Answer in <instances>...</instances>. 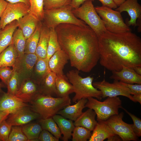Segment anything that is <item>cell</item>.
Masks as SVG:
<instances>
[{
	"instance_id": "6da1fadb",
	"label": "cell",
	"mask_w": 141,
	"mask_h": 141,
	"mask_svg": "<svg viewBox=\"0 0 141 141\" xmlns=\"http://www.w3.org/2000/svg\"><path fill=\"white\" fill-rule=\"evenodd\" d=\"M61 49L68 56L70 64L77 69L90 72L99 59L98 38L87 25L62 24L55 28Z\"/></svg>"
},
{
	"instance_id": "7a4b0ae2",
	"label": "cell",
	"mask_w": 141,
	"mask_h": 141,
	"mask_svg": "<svg viewBox=\"0 0 141 141\" xmlns=\"http://www.w3.org/2000/svg\"><path fill=\"white\" fill-rule=\"evenodd\" d=\"M98 38L100 64L107 69L119 71L124 67L141 66V39L135 33L107 31Z\"/></svg>"
},
{
	"instance_id": "3957f363",
	"label": "cell",
	"mask_w": 141,
	"mask_h": 141,
	"mask_svg": "<svg viewBox=\"0 0 141 141\" xmlns=\"http://www.w3.org/2000/svg\"><path fill=\"white\" fill-rule=\"evenodd\" d=\"M71 101L69 96L55 97L40 94L31 100L30 106L41 119H46L52 118L60 110L71 104Z\"/></svg>"
},
{
	"instance_id": "277c9868",
	"label": "cell",
	"mask_w": 141,
	"mask_h": 141,
	"mask_svg": "<svg viewBox=\"0 0 141 141\" xmlns=\"http://www.w3.org/2000/svg\"><path fill=\"white\" fill-rule=\"evenodd\" d=\"M77 69L69 71L66 76L74 88L75 95L73 98L72 101L76 103L82 98L89 97H95L101 100L102 98L101 91L92 85L94 79L90 76L83 78L79 74Z\"/></svg>"
},
{
	"instance_id": "5b68a950",
	"label": "cell",
	"mask_w": 141,
	"mask_h": 141,
	"mask_svg": "<svg viewBox=\"0 0 141 141\" xmlns=\"http://www.w3.org/2000/svg\"><path fill=\"white\" fill-rule=\"evenodd\" d=\"M70 5L65 7L44 10L43 22L49 29H55L62 24H70L79 26H85L86 24L77 18L72 12Z\"/></svg>"
},
{
	"instance_id": "8992f818",
	"label": "cell",
	"mask_w": 141,
	"mask_h": 141,
	"mask_svg": "<svg viewBox=\"0 0 141 141\" xmlns=\"http://www.w3.org/2000/svg\"><path fill=\"white\" fill-rule=\"evenodd\" d=\"M72 12L76 17L89 26L98 37L107 31L103 21L95 9L92 0H87L78 8L73 9Z\"/></svg>"
},
{
	"instance_id": "52a82bcc",
	"label": "cell",
	"mask_w": 141,
	"mask_h": 141,
	"mask_svg": "<svg viewBox=\"0 0 141 141\" xmlns=\"http://www.w3.org/2000/svg\"><path fill=\"white\" fill-rule=\"evenodd\" d=\"M85 107L93 109L95 112L98 121H105L111 116L119 113L122 106V101L117 96L108 97L103 102L94 97L87 98Z\"/></svg>"
},
{
	"instance_id": "ba28073f",
	"label": "cell",
	"mask_w": 141,
	"mask_h": 141,
	"mask_svg": "<svg viewBox=\"0 0 141 141\" xmlns=\"http://www.w3.org/2000/svg\"><path fill=\"white\" fill-rule=\"evenodd\" d=\"M95 8L103 21L107 31L115 33L131 31V29L124 22L119 12L103 5Z\"/></svg>"
},
{
	"instance_id": "9c48e42d",
	"label": "cell",
	"mask_w": 141,
	"mask_h": 141,
	"mask_svg": "<svg viewBox=\"0 0 141 141\" xmlns=\"http://www.w3.org/2000/svg\"><path fill=\"white\" fill-rule=\"evenodd\" d=\"M124 115V113L121 112L111 116L104 121L122 141H137L138 137L133 132L132 124L127 123L123 120Z\"/></svg>"
},
{
	"instance_id": "30bf717a",
	"label": "cell",
	"mask_w": 141,
	"mask_h": 141,
	"mask_svg": "<svg viewBox=\"0 0 141 141\" xmlns=\"http://www.w3.org/2000/svg\"><path fill=\"white\" fill-rule=\"evenodd\" d=\"M92 85L101 91L102 98L122 96L134 102L129 89L118 80H114L113 83H110L104 78L101 81L93 83Z\"/></svg>"
},
{
	"instance_id": "8fae6325",
	"label": "cell",
	"mask_w": 141,
	"mask_h": 141,
	"mask_svg": "<svg viewBox=\"0 0 141 141\" xmlns=\"http://www.w3.org/2000/svg\"><path fill=\"white\" fill-rule=\"evenodd\" d=\"M30 6L23 2L12 3L8 2L0 19V27L3 28L12 21L19 19L29 13Z\"/></svg>"
},
{
	"instance_id": "7c38bea8",
	"label": "cell",
	"mask_w": 141,
	"mask_h": 141,
	"mask_svg": "<svg viewBox=\"0 0 141 141\" xmlns=\"http://www.w3.org/2000/svg\"><path fill=\"white\" fill-rule=\"evenodd\" d=\"M38 59L35 53L25 54L21 57H17L13 69L17 72L21 81L24 79L31 77Z\"/></svg>"
},
{
	"instance_id": "4fadbf2b",
	"label": "cell",
	"mask_w": 141,
	"mask_h": 141,
	"mask_svg": "<svg viewBox=\"0 0 141 141\" xmlns=\"http://www.w3.org/2000/svg\"><path fill=\"white\" fill-rule=\"evenodd\" d=\"M42 94L39 84L32 78L24 79L15 96L25 103L30 102L36 96Z\"/></svg>"
},
{
	"instance_id": "5bb4252c",
	"label": "cell",
	"mask_w": 141,
	"mask_h": 141,
	"mask_svg": "<svg viewBox=\"0 0 141 141\" xmlns=\"http://www.w3.org/2000/svg\"><path fill=\"white\" fill-rule=\"evenodd\" d=\"M28 107H22L10 114L6 121L12 126H21L32 120L41 119L38 114L31 110Z\"/></svg>"
},
{
	"instance_id": "9a60e30c",
	"label": "cell",
	"mask_w": 141,
	"mask_h": 141,
	"mask_svg": "<svg viewBox=\"0 0 141 141\" xmlns=\"http://www.w3.org/2000/svg\"><path fill=\"white\" fill-rule=\"evenodd\" d=\"M115 10L121 13L123 11L127 12L130 19L126 24L129 27L132 26L134 27L137 26V21L141 20V6L138 0H126Z\"/></svg>"
},
{
	"instance_id": "2e32d148",
	"label": "cell",
	"mask_w": 141,
	"mask_h": 141,
	"mask_svg": "<svg viewBox=\"0 0 141 141\" xmlns=\"http://www.w3.org/2000/svg\"><path fill=\"white\" fill-rule=\"evenodd\" d=\"M110 78L127 84H141V75L137 74L133 67H124L119 71H112Z\"/></svg>"
},
{
	"instance_id": "e0dca14e",
	"label": "cell",
	"mask_w": 141,
	"mask_h": 141,
	"mask_svg": "<svg viewBox=\"0 0 141 141\" xmlns=\"http://www.w3.org/2000/svg\"><path fill=\"white\" fill-rule=\"evenodd\" d=\"M30 105L15 95L4 93L0 97V111L13 113L19 109Z\"/></svg>"
},
{
	"instance_id": "ac0fdd59",
	"label": "cell",
	"mask_w": 141,
	"mask_h": 141,
	"mask_svg": "<svg viewBox=\"0 0 141 141\" xmlns=\"http://www.w3.org/2000/svg\"><path fill=\"white\" fill-rule=\"evenodd\" d=\"M68 60L69 57L64 51L61 49L57 51L49 60L48 64L50 70L56 75L64 74L63 70Z\"/></svg>"
},
{
	"instance_id": "d6986e66",
	"label": "cell",
	"mask_w": 141,
	"mask_h": 141,
	"mask_svg": "<svg viewBox=\"0 0 141 141\" xmlns=\"http://www.w3.org/2000/svg\"><path fill=\"white\" fill-rule=\"evenodd\" d=\"M87 101L86 98L81 99L74 105H68L60 110L57 114L60 115L65 118L75 121L83 113Z\"/></svg>"
},
{
	"instance_id": "ffe728a7",
	"label": "cell",
	"mask_w": 141,
	"mask_h": 141,
	"mask_svg": "<svg viewBox=\"0 0 141 141\" xmlns=\"http://www.w3.org/2000/svg\"><path fill=\"white\" fill-rule=\"evenodd\" d=\"M18 25V21L15 20L1 29L0 32V54L12 44L14 33Z\"/></svg>"
},
{
	"instance_id": "44dd1931",
	"label": "cell",
	"mask_w": 141,
	"mask_h": 141,
	"mask_svg": "<svg viewBox=\"0 0 141 141\" xmlns=\"http://www.w3.org/2000/svg\"><path fill=\"white\" fill-rule=\"evenodd\" d=\"M18 21V28L21 30L26 39L34 32L40 21L28 13L20 18Z\"/></svg>"
},
{
	"instance_id": "7402d4cb",
	"label": "cell",
	"mask_w": 141,
	"mask_h": 141,
	"mask_svg": "<svg viewBox=\"0 0 141 141\" xmlns=\"http://www.w3.org/2000/svg\"><path fill=\"white\" fill-rule=\"evenodd\" d=\"M89 141H103L115 134L104 121H99L93 130Z\"/></svg>"
},
{
	"instance_id": "603a6c76",
	"label": "cell",
	"mask_w": 141,
	"mask_h": 141,
	"mask_svg": "<svg viewBox=\"0 0 141 141\" xmlns=\"http://www.w3.org/2000/svg\"><path fill=\"white\" fill-rule=\"evenodd\" d=\"M52 118L63 135L62 139L64 141H68L71 138L72 132L75 127L73 121L67 119L58 114L55 115Z\"/></svg>"
},
{
	"instance_id": "cb8c5ba5",
	"label": "cell",
	"mask_w": 141,
	"mask_h": 141,
	"mask_svg": "<svg viewBox=\"0 0 141 141\" xmlns=\"http://www.w3.org/2000/svg\"><path fill=\"white\" fill-rule=\"evenodd\" d=\"M96 114L92 109L89 108L77 118L73 123L75 126H80L92 131L97 122L95 117Z\"/></svg>"
},
{
	"instance_id": "d4e9b609",
	"label": "cell",
	"mask_w": 141,
	"mask_h": 141,
	"mask_svg": "<svg viewBox=\"0 0 141 141\" xmlns=\"http://www.w3.org/2000/svg\"><path fill=\"white\" fill-rule=\"evenodd\" d=\"M50 31V29L43 22L39 40L35 53L38 58H44L46 57Z\"/></svg>"
},
{
	"instance_id": "484cf974",
	"label": "cell",
	"mask_w": 141,
	"mask_h": 141,
	"mask_svg": "<svg viewBox=\"0 0 141 141\" xmlns=\"http://www.w3.org/2000/svg\"><path fill=\"white\" fill-rule=\"evenodd\" d=\"M55 84L57 97L68 96L74 92L73 86L64 74L56 75Z\"/></svg>"
},
{
	"instance_id": "4316f807",
	"label": "cell",
	"mask_w": 141,
	"mask_h": 141,
	"mask_svg": "<svg viewBox=\"0 0 141 141\" xmlns=\"http://www.w3.org/2000/svg\"><path fill=\"white\" fill-rule=\"evenodd\" d=\"M56 74L50 71L39 83L42 94L53 96H56L55 80Z\"/></svg>"
},
{
	"instance_id": "83f0119b",
	"label": "cell",
	"mask_w": 141,
	"mask_h": 141,
	"mask_svg": "<svg viewBox=\"0 0 141 141\" xmlns=\"http://www.w3.org/2000/svg\"><path fill=\"white\" fill-rule=\"evenodd\" d=\"M49 61L46 58H38L35 65L32 78L39 84L41 81L51 71Z\"/></svg>"
},
{
	"instance_id": "f1b7e54d",
	"label": "cell",
	"mask_w": 141,
	"mask_h": 141,
	"mask_svg": "<svg viewBox=\"0 0 141 141\" xmlns=\"http://www.w3.org/2000/svg\"><path fill=\"white\" fill-rule=\"evenodd\" d=\"M17 57V52L12 44L0 54V68L13 67Z\"/></svg>"
},
{
	"instance_id": "f546056e",
	"label": "cell",
	"mask_w": 141,
	"mask_h": 141,
	"mask_svg": "<svg viewBox=\"0 0 141 141\" xmlns=\"http://www.w3.org/2000/svg\"><path fill=\"white\" fill-rule=\"evenodd\" d=\"M43 21H40L34 32L26 39L25 54H35L38 42Z\"/></svg>"
},
{
	"instance_id": "4dcf8cb0",
	"label": "cell",
	"mask_w": 141,
	"mask_h": 141,
	"mask_svg": "<svg viewBox=\"0 0 141 141\" xmlns=\"http://www.w3.org/2000/svg\"><path fill=\"white\" fill-rule=\"evenodd\" d=\"M26 41L21 30L17 28L13 34L12 44L17 52V57H21L25 54Z\"/></svg>"
},
{
	"instance_id": "1f68e13d",
	"label": "cell",
	"mask_w": 141,
	"mask_h": 141,
	"mask_svg": "<svg viewBox=\"0 0 141 141\" xmlns=\"http://www.w3.org/2000/svg\"><path fill=\"white\" fill-rule=\"evenodd\" d=\"M22 129L28 141H39V136L43 130L39 124L36 123L25 125Z\"/></svg>"
},
{
	"instance_id": "d6a6232c",
	"label": "cell",
	"mask_w": 141,
	"mask_h": 141,
	"mask_svg": "<svg viewBox=\"0 0 141 141\" xmlns=\"http://www.w3.org/2000/svg\"><path fill=\"white\" fill-rule=\"evenodd\" d=\"M39 123L43 130L48 131L58 139L61 137L60 129L52 118L46 119H40Z\"/></svg>"
},
{
	"instance_id": "836d02e7",
	"label": "cell",
	"mask_w": 141,
	"mask_h": 141,
	"mask_svg": "<svg viewBox=\"0 0 141 141\" xmlns=\"http://www.w3.org/2000/svg\"><path fill=\"white\" fill-rule=\"evenodd\" d=\"M61 50L55 29H50L46 58L49 61L50 58L55 52Z\"/></svg>"
},
{
	"instance_id": "e575fe53",
	"label": "cell",
	"mask_w": 141,
	"mask_h": 141,
	"mask_svg": "<svg viewBox=\"0 0 141 141\" xmlns=\"http://www.w3.org/2000/svg\"><path fill=\"white\" fill-rule=\"evenodd\" d=\"M44 0H30V6L29 13L39 21H42L44 9Z\"/></svg>"
},
{
	"instance_id": "d590c367",
	"label": "cell",
	"mask_w": 141,
	"mask_h": 141,
	"mask_svg": "<svg viewBox=\"0 0 141 141\" xmlns=\"http://www.w3.org/2000/svg\"><path fill=\"white\" fill-rule=\"evenodd\" d=\"M91 131L84 127L75 126L72 133L73 141H86L90 137Z\"/></svg>"
},
{
	"instance_id": "8d00e7d4",
	"label": "cell",
	"mask_w": 141,
	"mask_h": 141,
	"mask_svg": "<svg viewBox=\"0 0 141 141\" xmlns=\"http://www.w3.org/2000/svg\"><path fill=\"white\" fill-rule=\"evenodd\" d=\"M21 81L18 74L16 72L13 70L12 75L6 85L8 89L7 93L12 95H15L19 88Z\"/></svg>"
},
{
	"instance_id": "74e56055",
	"label": "cell",
	"mask_w": 141,
	"mask_h": 141,
	"mask_svg": "<svg viewBox=\"0 0 141 141\" xmlns=\"http://www.w3.org/2000/svg\"><path fill=\"white\" fill-rule=\"evenodd\" d=\"M28 139L23 132L22 127L20 126H14L11 127V131L10 133L8 141H27Z\"/></svg>"
},
{
	"instance_id": "f35d334b",
	"label": "cell",
	"mask_w": 141,
	"mask_h": 141,
	"mask_svg": "<svg viewBox=\"0 0 141 141\" xmlns=\"http://www.w3.org/2000/svg\"><path fill=\"white\" fill-rule=\"evenodd\" d=\"M72 0H44V10L62 7L70 5Z\"/></svg>"
},
{
	"instance_id": "ab89813d",
	"label": "cell",
	"mask_w": 141,
	"mask_h": 141,
	"mask_svg": "<svg viewBox=\"0 0 141 141\" xmlns=\"http://www.w3.org/2000/svg\"><path fill=\"white\" fill-rule=\"evenodd\" d=\"M121 108L123 109L131 117L133 122L132 124V128L133 132L137 137L141 136V120L135 115L127 111L122 107Z\"/></svg>"
},
{
	"instance_id": "60d3db41",
	"label": "cell",
	"mask_w": 141,
	"mask_h": 141,
	"mask_svg": "<svg viewBox=\"0 0 141 141\" xmlns=\"http://www.w3.org/2000/svg\"><path fill=\"white\" fill-rule=\"evenodd\" d=\"M12 126L6 121L4 120L0 124V140L8 141V137Z\"/></svg>"
},
{
	"instance_id": "b9f144b4",
	"label": "cell",
	"mask_w": 141,
	"mask_h": 141,
	"mask_svg": "<svg viewBox=\"0 0 141 141\" xmlns=\"http://www.w3.org/2000/svg\"><path fill=\"white\" fill-rule=\"evenodd\" d=\"M13 70L9 67L0 68V79L5 84L11 76Z\"/></svg>"
},
{
	"instance_id": "7bdbcfd3",
	"label": "cell",
	"mask_w": 141,
	"mask_h": 141,
	"mask_svg": "<svg viewBox=\"0 0 141 141\" xmlns=\"http://www.w3.org/2000/svg\"><path fill=\"white\" fill-rule=\"evenodd\" d=\"M38 140L41 141H58L59 139L48 131L43 130L39 134Z\"/></svg>"
},
{
	"instance_id": "ee69618b",
	"label": "cell",
	"mask_w": 141,
	"mask_h": 141,
	"mask_svg": "<svg viewBox=\"0 0 141 141\" xmlns=\"http://www.w3.org/2000/svg\"><path fill=\"white\" fill-rule=\"evenodd\" d=\"M120 82L122 85L129 89L132 95L141 94V84H133L125 83L120 81Z\"/></svg>"
},
{
	"instance_id": "f6af8a7d",
	"label": "cell",
	"mask_w": 141,
	"mask_h": 141,
	"mask_svg": "<svg viewBox=\"0 0 141 141\" xmlns=\"http://www.w3.org/2000/svg\"><path fill=\"white\" fill-rule=\"evenodd\" d=\"M98 0L101 2L103 6L113 9H116L118 7L112 0Z\"/></svg>"
},
{
	"instance_id": "bcb514c9",
	"label": "cell",
	"mask_w": 141,
	"mask_h": 141,
	"mask_svg": "<svg viewBox=\"0 0 141 141\" xmlns=\"http://www.w3.org/2000/svg\"><path fill=\"white\" fill-rule=\"evenodd\" d=\"M88 0H72L70 5L73 9L77 8Z\"/></svg>"
},
{
	"instance_id": "7dc6e473",
	"label": "cell",
	"mask_w": 141,
	"mask_h": 141,
	"mask_svg": "<svg viewBox=\"0 0 141 141\" xmlns=\"http://www.w3.org/2000/svg\"><path fill=\"white\" fill-rule=\"evenodd\" d=\"M8 3V2L5 0H0V19Z\"/></svg>"
},
{
	"instance_id": "c3c4849f",
	"label": "cell",
	"mask_w": 141,
	"mask_h": 141,
	"mask_svg": "<svg viewBox=\"0 0 141 141\" xmlns=\"http://www.w3.org/2000/svg\"><path fill=\"white\" fill-rule=\"evenodd\" d=\"M10 114L8 112L0 111V124L4 120H6Z\"/></svg>"
},
{
	"instance_id": "681fc988",
	"label": "cell",
	"mask_w": 141,
	"mask_h": 141,
	"mask_svg": "<svg viewBox=\"0 0 141 141\" xmlns=\"http://www.w3.org/2000/svg\"><path fill=\"white\" fill-rule=\"evenodd\" d=\"M8 2L14 3L18 2H23L25 3L30 6V0H6Z\"/></svg>"
},
{
	"instance_id": "f907efd6",
	"label": "cell",
	"mask_w": 141,
	"mask_h": 141,
	"mask_svg": "<svg viewBox=\"0 0 141 141\" xmlns=\"http://www.w3.org/2000/svg\"><path fill=\"white\" fill-rule=\"evenodd\" d=\"M108 141H122L120 137L116 134L107 138Z\"/></svg>"
},
{
	"instance_id": "816d5d0a",
	"label": "cell",
	"mask_w": 141,
	"mask_h": 141,
	"mask_svg": "<svg viewBox=\"0 0 141 141\" xmlns=\"http://www.w3.org/2000/svg\"><path fill=\"white\" fill-rule=\"evenodd\" d=\"M132 96L134 102H138L141 104V94L134 95Z\"/></svg>"
},
{
	"instance_id": "f5cc1de1",
	"label": "cell",
	"mask_w": 141,
	"mask_h": 141,
	"mask_svg": "<svg viewBox=\"0 0 141 141\" xmlns=\"http://www.w3.org/2000/svg\"><path fill=\"white\" fill-rule=\"evenodd\" d=\"M118 7L122 4L126 0H112Z\"/></svg>"
},
{
	"instance_id": "db71d44e",
	"label": "cell",
	"mask_w": 141,
	"mask_h": 141,
	"mask_svg": "<svg viewBox=\"0 0 141 141\" xmlns=\"http://www.w3.org/2000/svg\"><path fill=\"white\" fill-rule=\"evenodd\" d=\"M133 68L137 74L141 75V66H135Z\"/></svg>"
},
{
	"instance_id": "11a10c76",
	"label": "cell",
	"mask_w": 141,
	"mask_h": 141,
	"mask_svg": "<svg viewBox=\"0 0 141 141\" xmlns=\"http://www.w3.org/2000/svg\"><path fill=\"white\" fill-rule=\"evenodd\" d=\"M4 86V85L2 83L0 82V93L3 92L2 88Z\"/></svg>"
},
{
	"instance_id": "9f6ffc18",
	"label": "cell",
	"mask_w": 141,
	"mask_h": 141,
	"mask_svg": "<svg viewBox=\"0 0 141 141\" xmlns=\"http://www.w3.org/2000/svg\"><path fill=\"white\" fill-rule=\"evenodd\" d=\"M1 27H0V31H1Z\"/></svg>"
},
{
	"instance_id": "6f0895ef",
	"label": "cell",
	"mask_w": 141,
	"mask_h": 141,
	"mask_svg": "<svg viewBox=\"0 0 141 141\" xmlns=\"http://www.w3.org/2000/svg\"></svg>"
}]
</instances>
